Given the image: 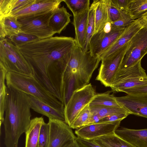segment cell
I'll list each match as a JSON object with an SVG mask.
<instances>
[{
    "mask_svg": "<svg viewBox=\"0 0 147 147\" xmlns=\"http://www.w3.org/2000/svg\"><path fill=\"white\" fill-rule=\"evenodd\" d=\"M76 44L71 37L53 36L18 47L30 65L33 76L61 101L64 98V73Z\"/></svg>",
    "mask_w": 147,
    "mask_h": 147,
    "instance_id": "obj_1",
    "label": "cell"
},
{
    "mask_svg": "<svg viewBox=\"0 0 147 147\" xmlns=\"http://www.w3.org/2000/svg\"><path fill=\"white\" fill-rule=\"evenodd\" d=\"M3 124L6 147H18L19 140L29 128L31 119L29 96L7 87Z\"/></svg>",
    "mask_w": 147,
    "mask_h": 147,
    "instance_id": "obj_2",
    "label": "cell"
},
{
    "mask_svg": "<svg viewBox=\"0 0 147 147\" xmlns=\"http://www.w3.org/2000/svg\"><path fill=\"white\" fill-rule=\"evenodd\" d=\"M6 85L32 96L55 108L64 107V104L52 95L33 76L8 72Z\"/></svg>",
    "mask_w": 147,
    "mask_h": 147,
    "instance_id": "obj_3",
    "label": "cell"
},
{
    "mask_svg": "<svg viewBox=\"0 0 147 147\" xmlns=\"http://www.w3.org/2000/svg\"><path fill=\"white\" fill-rule=\"evenodd\" d=\"M101 60L76 44L65 72L75 74L81 88L89 84Z\"/></svg>",
    "mask_w": 147,
    "mask_h": 147,
    "instance_id": "obj_4",
    "label": "cell"
},
{
    "mask_svg": "<svg viewBox=\"0 0 147 147\" xmlns=\"http://www.w3.org/2000/svg\"><path fill=\"white\" fill-rule=\"evenodd\" d=\"M0 65L8 72L33 76L30 65L18 48L6 38L0 40Z\"/></svg>",
    "mask_w": 147,
    "mask_h": 147,
    "instance_id": "obj_5",
    "label": "cell"
},
{
    "mask_svg": "<svg viewBox=\"0 0 147 147\" xmlns=\"http://www.w3.org/2000/svg\"><path fill=\"white\" fill-rule=\"evenodd\" d=\"M96 94L91 83L75 91L64 107V121L70 127L81 111Z\"/></svg>",
    "mask_w": 147,
    "mask_h": 147,
    "instance_id": "obj_6",
    "label": "cell"
},
{
    "mask_svg": "<svg viewBox=\"0 0 147 147\" xmlns=\"http://www.w3.org/2000/svg\"><path fill=\"white\" fill-rule=\"evenodd\" d=\"M129 41L115 52L101 60L96 80L100 81L105 87H110L119 69Z\"/></svg>",
    "mask_w": 147,
    "mask_h": 147,
    "instance_id": "obj_7",
    "label": "cell"
},
{
    "mask_svg": "<svg viewBox=\"0 0 147 147\" xmlns=\"http://www.w3.org/2000/svg\"><path fill=\"white\" fill-rule=\"evenodd\" d=\"M147 54V26L139 31L129 41L119 70L129 68L141 60Z\"/></svg>",
    "mask_w": 147,
    "mask_h": 147,
    "instance_id": "obj_8",
    "label": "cell"
},
{
    "mask_svg": "<svg viewBox=\"0 0 147 147\" xmlns=\"http://www.w3.org/2000/svg\"><path fill=\"white\" fill-rule=\"evenodd\" d=\"M125 28L113 27L109 20L92 36L89 45L91 54L98 57L115 41Z\"/></svg>",
    "mask_w": 147,
    "mask_h": 147,
    "instance_id": "obj_9",
    "label": "cell"
},
{
    "mask_svg": "<svg viewBox=\"0 0 147 147\" xmlns=\"http://www.w3.org/2000/svg\"><path fill=\"white\" fill-rule=\"evenodd\" d=\"M53 12L40 16L17 18L20 24L22 32L34 36L39 39L53 36L56 33L49 25V20Z\"/></svg>",
    "mask_w": 147,
    "mask_h": 147,
    "instance_id": "obj_10",
    "label": "cell"
},
{
    "mask_svg": "<svg viewBox=\"0 0 147 147\" xmlns=\"http://www.w3.org/2000/svg\"><path fill=\"white\" fill-rule=\"evenodd\" d=\"M49 119V138L47 147H63L67 142L76 139L71 128L64 121Z\"/></svg>",
    "mask_w": 147,
    "mask_h": 147,
    "instance_id": "obj_11",
    "label": "cell"
},
{
    "mask_svg": "<svg viewBox=\"0 0 147 147\" xmlns=\"http://www.w3.org/2000/svg\"><path fill=\"white\" fill-rule=\"evenodd\" d=\"M121 121L97 122L88 124L76 129L77 137L83 139L93 140L98 138L115 132L120 126Z\"/></svg>",
    "mask_w": 147,
    "mask_h": 147,
    "instance_id": "obj_12",
    "label": "cell"
},
{
    "mask_svg": "<svg viewBox=\"0 0 147 147\" xmlns=\"http://www.w3.org/2000/svg\"><path fill=\"white\" fill-rule=\"evenodd\" d=\"M64 0H36L27 7L9 15L17 18L40 16L51 12L59 7Z\"/></svg>",
    "mask_w": 147,
    "mask_h": 147,
    "instance_id": "obj_13",
    "label": "cell"
},
{
    "mask_svg": "<svg viewBox=\"0 0 147 147\" xmlns=\"http://www.w3.org/2000/svg\"><path fill=\"white\" fill-rule=\"evenodd\" d=\"M119 105L125 109L130 114L147 118V95H127L115 97Z\"/></svg>",
    "mask_w": 147,
    "mask_h": 147,
    "instance_id": "obj_14",
    "label": "cell"
},
{
    "mask_svg": "<svg viewBox=\"0 0 147 147\" xmlns=\"http://www.w3.org/2000/svg\"><path fill=\"white\" fill-rule=\"evenodd\" d=\"M143 27L144 26L139 19L134 20L125 28L115 41L98 57L101 60L115 52L129 42Z\"/></svg>",
    "mask_w": 147,
    "mask_h": 147,
    "instance_id": "obj_15",
    "label": "cell"
},
{
    "mask_svg": "<svg viewBox=\"0 0 147 147\" xmlns=\"http://www.w3.org/2000/svg\"><path fill=\"white\" fill-rule=\"evenodd\" d=\"M115 133L135 147H147V129H133L121 127L117 129Z\"/></svg>",
    "mask_w": 147,
    "mask_h": 147,
    "instance_id": "obj_16",
    "label": "cell"
},
{
    "mask_svg": "<svg viewBox=\"0 0 147 147\" xmlns=\"http://www.w3.org/2000/svg\"><path fill=\"white\" fill-rule=\"evenodd\" d=\"M28 95L30 101L31 109L47 117L49 119L64 121V107L55 108L36 98Z\"/></svg>",
    "mask_w": 147,
    "mask_h": 147,
    "instance_id": "obj_17",
    "label": "cell"
},
{
    "mask_svg": "<svg viewBox=\"0 0 147 147\" xmlns=\"http://www.w3.org/2000/svg\"><path fill=\"white\" fill-rule=\"evenodd\" d=\"M89 9L74 16L72 24L75 30V40L76 44L83 48L86 38Z\"/></svg>",
    "mask_w": 147,
    "mask_h": 147,
    "instance_id": "obj_18",
    "label": "cell"
},
{
    "mask_svg": "<svg viewBox=\"0 0 147 147\" xmlns=\"http://www.w3.org/2000/svg\"><path fill=\"white\" fill-rule=\"evenodd\" d=\"M71 16L64 6L59 7L53 12L49 21V26L55 33L60 34L70 22Z\"/></svg>",
    "mask_w": 147,
    "mask_h": 147,
    "instance_id": "obj_19",
    "label": "cell"
},
{
    "mask_svg": "<svg viewBox=\"0 0 147 147\" xmlns=\"http://www.w3.org/2000/svg\"><path fill=\"white\" fill-rule=\"evenodd\" d=\"M22 32L16 18L11 15L0 16V40Z\"/></svg>",
    "mask_w": 147,
    "mask_h": 147,
    "instance_id": "obj_20",
    "label": "cell"
},
{
    "mask_svg": "<svg viewBox=\"0 0 147 147\" xmlns=\"http://www.w3.org/2000/svg\"><path fill=\"white\" fill-rule=\"evenodd\" d=\"M140 77H147L145 70L142 66L141 60L126 69L119 70L111 85L128 79Z\"/></svg>",
    "mask_w": 147,
    "mask_h": 147,
    "instance_id": "obj_21",
    "label": "cell"
},
{
    "mask_svg": "<svg viewBox=\"0 0 147 147\" xmlns=\"http://www.w3.org/2000/svg\"><path fill=\"white\" fill-rule=\"evenodd\" d=\"M44 122L42 117L31 119L30 127L25 133V147H37L40 128Z\"/></svg>",
    "mask_w": 147,
    "mask_h": 147,
    "instance_id": "obj_22",
    "label": "cell"
},
{
    "mask_svg": "<svg viewBox=\"0 0 147 147\" xmlns=\"http://www.w3.org/2000/svg\"><path fill=\"white\" fill-rule=\"evenodd\" d=\"M110 2V0H98L95 11V28L94 34L102 29L110 20L109 15Z\"/></svg>",
    "mask_w": 147,
    "mask_h": 147,
    "instance_id": "obj_23",
    "label": "cell"
},
{
    "mask_svg": "<svg viewBox=\"0 0 147 147\" xmlns=\"http://www.w3.org/2000/svg\"><path fill=\"white\" fill-rule=\"evenodd\" d=\"M36 0H0V16L8 15L34 3Z\"/></svg>",
    "mask_w": 147,
    "mask_h": 147,
    "instance_id": "obj_24",
    "label": "cell"
},
{
    "mask_svg": "<svg viewBox=\"0 0 147 147\" xmlns=\"http://www.w3.org/2000/svg\"><path fill=\"white\" fill-rule=\"evenodd\" d=\"M92 140L96 144L103 147H135L118 136L115 132L98 138Z\"/></svg>",
    "mask_w": 147,
    "mask_h": 147,
    "instance_id": "obj_25",
    "label": "cell"
},
{
    "mask_svg": "<svg viewBox=\"0 0 147 147\" xmlns=\"http://www.w3.org/2000/svg\"><path fill=\"white\" fill-rule=\"evenodd\" d=\"M98 0H94L90 7L86 40L83 47L82 48L84 51H89L90 41L94 32L95 11Z\"/></svg>",
    "mask_w": 147,
    "mask_h": 147,
    "instance_id": "obj_26",
    "label": "cell"
},
{
    "mask_svg": "<svg viewBox=\"0 0 147 147\" xmlns=\"http://www.w3.org/2000/svg\"><path fill=\"white\" fill-rule=\"evenodd\" d=\"M8 71L2 65H0V126L3 124L7 87L5 84V77Z\"/></svg>",
    "mask_w": 147,
    "mask_h": 147,
    "instance_id": "obj_27",
    "label": "cell"
},
{
    "mask_svg": "<svg viewBox=\"0 0 147 147\" xmlns=\"http://www.w3.org/2000/svg\"><path fill=\"white\" fill-rule=\"evenodd\" d=\"M111 92L108 91L96 94L89 103V106L121 107L117 101L113 94H110Z\"/></svg>",
    "mask_w": 147,
    "mask_h": 147,
    "instance_id": "obj_28",
    "label": "cell"
},
{
    "mask_svg": "<svg viewBox=\"0 0 147 147\" xmlns=\"http://www.w3.org/2000/svg\"><path fill=\"white\" fill-rule=\"evenodd\" d=\"M147 11V0H129L128 13L133 20H136Z\"/></svg>",
    "mask_w": 147,
    "mask_h": 147,
    "instance_id": "obj_29",
    "label": "cell"
},
{
    "mask_svg": "<svg viewBox=\"0 0 147 147\" xmlns=\"http://www.w3.org/2000/svg\"><path fill=\"white\" fill-rule=\"evenodd\" d=\"M90 107L91 112L98 115L100 119L107 116L114 114H129L125 109L121 107L93 106Z\"/></svg>",
    "mask_w": 147,
    "mask_h": 147,
    "instance_id": "obj_30",
    "label": "cell"
},
{
    "mask_svg": "<svg viewBox=\"0 0 147 147\" xmlns=\"http://www.w3.org/2000/svg\"><path fill=\"white\" fill-rule=\"evenodd\" d=\"M147 83V77H140L126 80L117 84L111 85L113 91L121 92L123 89L129 88Z\"/></svg>",
    "mask_w": 147,
    "mask_h": 147,
    "instance_id": "obj_31",
    "label": "cell"
},
{
    "mask_svg": "<svg viewBox=\"0 0 147 147\" xmlns=\"http://www.w3.org/2000/svg\"><path fill=\"white\" fill-rule=\"evenodd\" d=\"M73 16L81 13L90 8V0H64Z\"/></svg>",
    "mask_w": 147,
    "mask_h": 147,
    "instance_id": "obj_32",
    "label": "cell"
},
{
    "mask_svg": "<svg viewBox=\"0 0 147 147\" xmlns=\"http://www.w3.org/2000/svg\"><path fill=\"white\" fill-rule=\"evenodd\" d=\"M91 115L89 104L86 105L80 112L73 122L70 127L77 129L85 126Z\"/></svg>",
    "mask_w": 147,
    "mask_h": 147,
    "instance_id": "obj_33",
    "label": "cell"
},
{
    "mask_svg": "<svg viewBox=\"0 0 147 147\" xmlns=\"http://www.w3.org/2000/svg\"><path fill=\"white\" fill-rule=\"evenodd\" d=\"M8 38L14 45L18 47L39 39L37 37L34 36L23 32Z\"/></svg>",
    "mask_w": 147,
    "mask_h": 147,
    "instance_id": "obj_34",
    "label": "cell"
},
{
    "mask_svg": "<svg viewBox=\"0 0 147 147\" xmlns=\"http://www.w3.org/2000/svg\"><path fill=\"white\" fill-rule=\"evenodd\" d=\"M49 138V125L45 122L40 128L37 147H47Z\"/></svg>",
    "mask_w": 147,
    "mask_h": 147,
    "instance_id": "obj_35",
    "label": "cell"
},
{
    "mask_svg": "<svg viewBox=\"0 0 147 147\" xmlns=\"http://www.w3.org/2000/svg\"><path fill=\"white\" fill-rule=\"evenodd\" d=\"M120 12V18L117 20L111 22L112 26L114 27L125 28L131 24L134 20L128 13Z\"/></svg>",
    "mask_w": 147,
    "mask_h": 147,
    "instance_id": "obj_36",
    "label": "cell"
},
{
    "mask_svg": "<svg viewBox=\"0 0 147 147\" xmlns=\"http://www.w3.org/2000/svg\"><path fill=\"white\" fill-rule=\"evenodd\" d=\"M121 92H125L127 95H147V83L129 88L124 89L122 90Z\"/></svg>",
    "mask_w": 147,
    "mask_h": 147,
    "instance_id": "obj_37",
    "label": "cell"
},
{
    "mask_svg": "<svg viewBox=\"0 0 147 147\" xmlns=\"http://www.w3.org/2000/svg\"><path fill=\"white\" fill-rule=\"evenodd\" d=\"M129 115L130 114L129 113L114 114L107 116L101 119L98 122H111L119 121H121Z\"/></svg>",
    "mask_w": 147,
    "mask_h": 147,
    "instance_id": "obj_38",
    "label": "cell"
},
{
    "mask_svg": "<svg viewBox=\"0 0 147 147\" xmlns=\"http://www.w3.org/2000/svg\"><path fill=\"white\" fill-rule=\"evenodd\" d=\"M109 20L111 22L118 20L121 16L120 12L112 3L111 0L109 6Z\"/></svg>",
    "mask_w": 147,
    "mask_h": 147,
    "instance_id": "obj_39",
    "label": "cell"
},
{
    "mask_svg": "<svg viewBox=\"0 0 147 147\" xmlns=\"http://www.w3.org/2000/svg\"><path fill=\"white\" fill-rule=\"evenodd\" d=\"M129 0H111V1L119 11L128 13V5Z\"/></svg>",
    "mask_w": 147,
    "mask_h": 147,
    "instance_id": "obj_40",
    "label": "cell"
},
{
    "mask_svg": "<svg viewBox=\"0 0 147 147\" xmlns=\"http://www.w3.org/2000/svg\"><path fill=\"white\" fill-rule=\"evenodd\" d=\"M76 139L80 147H103L96 144L92 140H85L78 137Z\"/></svg>",
    "mask_w": 147,
    "mask_h": 147,
    "instance_id": "obj_41",
    "label": "cell"
},
{
    "mask_svg": "<svg viewBox=\"0 0 147 147\" xmlns=\"http://www.w3.org/2000/svg\"><path fill=\"white\" fill-rule=\"evenodd\" d=\"M76 139L67 142L63 147H80Z\"/></svg>",
    "mask_w": 147,
    "mask_h": 147,
    "instance_id": "obj_42",
    "label": "cell"
},
{
    "mask_svg": "<svg viewBox=\"0 0 147 147\" xmlns=\"http://www.w3.org/2000/svg\"><path fill=\"white\" fill-rule=\"evenodd\" d=\"M138 19L144 26H147V11L143 14Z\"/></svg>",
    "mask_w": 147,
    "mask_h": 147,
    "instance_id": "obj_43",
    "label": "cell"
}]
</instances>
